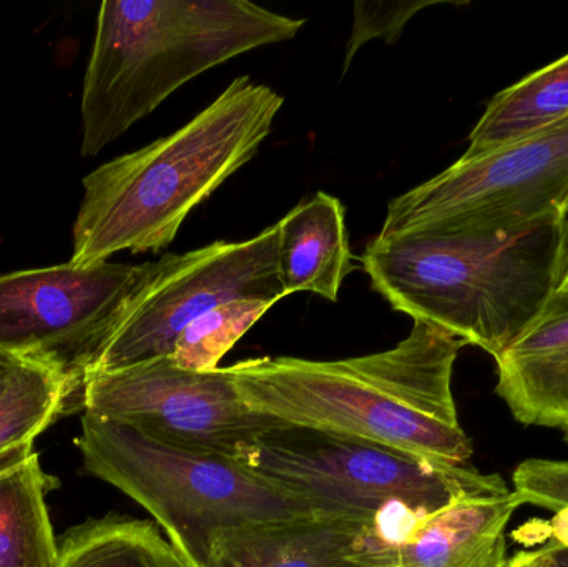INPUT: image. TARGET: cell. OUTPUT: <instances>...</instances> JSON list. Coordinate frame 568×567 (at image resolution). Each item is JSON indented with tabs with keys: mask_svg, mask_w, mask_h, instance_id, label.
I'll list each match as a JSON object with an SVG mask.
<instances>
[{
	"mask_svg": "<svg viewBox=\"0 0 568 567\" xmlns=\"http://www.w3.org/2000/svg\"><path fill=\"white\" fill-rule=\"evenodd\" d=\"M463 340L414 322L393 348L334 362L265 356L229 366L260 415L406 453L439 468L469 466L473 442L453 393Z\"/></svg>",
	"mask_w": 568,
	"mask_h": 567,
	"instance_id": "obj_1",
	"label": "cell"
},
{
	"mask_svg": "<svg viewBox=\"0 0 568 567\" xmlns=\"http://www.w3.org/2000/svg\"><path fill=\"white\" fill-rule=\"evenodd\" d=\"M284 99L243 75L186 125L83 179L70 263L166 249L186 216L258 153Z\"/></svg>",
	"mask_w": 568,
	"mask_h": 567,
	"instance_id": "obj_2",
	"label": "cell"
},
{
	"mask_svg": "<svg viewBox=\"0 0 568 567\" xmlns=\"http://www.w3.org/2000/svg\"><path fill=\"white\" fill-rule=\"evenodd\" d=\"M396 312L494 356L542 312L568 270V215L496 235L374 236L361 256Z\"/></svg>",
	"mask_w": 568,
	"mask_h": 567,
	"instance_id": "obj_3",
	"label": "cell"
},
{
	"mask_svg": "<svg viewBox=\"0 0 568 567\" xmlns=\"http://www.w3.org/2000/svg\"><path fill=\"white\" fill-rule=\"evenodd\" d=\"M304 19L248 0H106L83 79V156H95L213 67L293 39Z\"/></svg>",
	"mask_w": 568,
	"mask_h": 567,
	"instance_id": "obj_4",
	"label": "cell"
},
{
	"mask_svg": "<svg viewBox=\"0 0 568 567\" xmlns=\"http://www.w3.org/2000/svg\"><path fill=\"white\" fill-rule=\"evenodd\" d=\"M75 445L85 472L146 509L185 567H205L220 529L316 516L236 459L165 445L123 423L83 413Z\"/></svg>",
	"mask_w": 568,
	"mask_h": 567,
	"instance_id": "obj_5",
	"label": "cell"
},
{
	"mask_svg": "<svg viewBox=\"0 0 568 567\" xmlns=\"http://www.w3.org/2000/svg\"><path fill=\"white\" fill-rule=\"evenodd\" d=\"M236 462L320 518L376 529L387 549L417 519L499 476L470 466L439 468L386 446L287 423L253 438Z\"/></svg>",
	"mask_w": 568,
	"mask_h": 567,
	"instance_id": "obj_6",
	"label": "cell"
},
{
	"mask_svg": "<svg viewBox=\"0 0 568 567\" xmlns=\"http://www.w3.org/2000/svg\"><path fill=\"white\" fill-rule=\"evenodd\" d=\"M568 117L464 159L390 200L381 239L413 233L496 235L568 215Z\"/></svg>",
	"mask_w": 568,
	"mask_h": 567,
	"instance_id": "obj_7",
	"label": "cell"
},
{
	"mask_svg": "<svg viewBox=\"0 0 568 567\" xmlns=\"http://www.w3.org/2000/svg\"><path fill=\"white\" fill-rule=\"evenodd\" d=\"M152 270L153 262H69L0 275V355L47 366L82 395L130 298Z\"/></svg>",
	"mask_w": 568,
	"mask_h": 567,
	"instance_id": "obj_8",
	"label": "cell"
},
{
	"mask_svg": "<svg viewBox=\"0 0 568 567\" xmlns=\"http://www.w3.org/2000/svg\"><path fill=\"white\" fill-rule=\"evenodd\" d=\"M278 235L276 223L243 242H215L153 262L90 375L172 355L180 333L223 303L258 298L276 305L284 298L276 270Z\"/></svg>",
	"mask_w": 568,
	"mask_h": 567,
	"instance_id": "obj_9",
	"label": "cell"
},
{
	"mask_svg": "<svg viewBox=\"0 0 568 567\" xmlns=\"http://www.w3.org/2000/svg\"><path fill=\"white\" fill-rule=\"evenodd\" d=\"M82 409L165 445L233 459L253 438L282 423L240 398L229 368L190 372L170 356L90 375Z\"/></svg>",
	"mask_w": 568,
	"mask_h": 567,
	"instance_id": "obj_10",
	"label": "cell"
},
{
	"mask_svg": "<svg viewBox=\"0 0 568 567\" xmlns=\"http://www.w3.org/2000/svg\"><path fill=\"white\" fill-rule=\"evenodd\" d=\"M519 496L497 476L414 522L390 548L386 567H507L506 531Z\"/></svg>",
	"mask_w": 568,
	"mask_h": 567,
	"instance_id": "obj_11",
	"label": "cell"
},
{
	"mask_svg": "<svg viewBox=\"0 0 568 567\" xmlns=\"http://www.w3.org/2000/svg\"><path fill=\"white\" fill-rule=\"evenodd\" d=\"M383 556L373 528L307 516L220 529L205 567H381Z\"/></svg>",
	"mask_w": 568,
	"mask_h": 567,
	"instance_id": "obj_12",
	"label": "cell"
},
{
	"mask_svg": "<svg viewBox=\"0 0 568 567\" xmlns=\"http://www.w3.org/2000/svg\"><path fill=\"white\" fill-rule=\"evenodd\" d=\"M496 393L517 422L568 425V280L562 279L536 322L496 358Z\"/></svg>",
	"mask_w": 568,
	"mask_h": 567,
	"instance_id": "obj_13",
	"label": "cell"
},
{
	"mask_svg": "<svg viewBox=\"0 0 568 567\" xmlns=\"http://www.w3.org/2000/svg\"><path fill=\"white\" fill-rule=\"evenodd\" d=\"M341 200L316 192L278 222L276 270L284 296L313 293L337 302L353 272V253Z\"/></svg>",
	"mask_w": 568,
	"mask_h": 567,
	"instance_id": "obj_14",
	"label": "cell"
},
{
	"mask_svg": "<svg viewBox=\"0 0 568 567\" xmlns=\"http://www.w3.org/2000/svg\"><path fill=\"white\" fill-rule=\"evenodd\" d=\"M568 117V53L496 93L469 135L464 159L542 132Z\"/></svg>",
	"mask_w": 568,
	"mask_h": 567,
	"instance_id": "obj_15",
	"label": "cell"
},
{
	"mask_svg": "<svg viewBox=\"0 0 568 567\" xmlns=\"http://www.w3.org/2000/svg\"><path fill=\"white\" fill-rule=\"evenodd\" d=\"M37 453L0 473V567H55L47 495L57 488Z\"/></svg>",
	"mask_w": 568,
	"mask_h": 567,
	"instance_id": "obj_16",
	"label": "cell"
},
{
	"mask_svg": "<svg viewBox=\"0 0 568 567\" xmlns=\"http://www.w3.org/2000/svg\"><path fill=\"white\" fill-rule=\"evenodd\" d=\"M70 408H82V395L69 379L26 363L0 398V473L32 456L36 439Z\"/></svg>",
	"mask_w": 568,
	"mask_h": 567,
	"instance_id": "obj_17",
	"label": "cell"
},
{
	"mask_svg": "<svg viewBox=\"0 0 568 567\" xmlns=\"http://www.w3.org/2000/svg\"><path fill=\"white\" fill-rule=\"evenodd\" d=\"M55 567H185L150 522L109 515L57 539Z\"/></svg>",
	"mask_w": 568,
	"mask_h": 567,
	"instance_id": "obj_18",
	"label": "cell"
},
{
	"mask_svg": "<svg viewBox=\"0 0 568 567\" xmlns=\"http://www.w3.org/2000/svg\"><path fill=\"white\" fill-rule=\"evenodd\" d=\"M273 306L266 300L240 298L210 310L180 333L170 358L190 372H215L223 356Z\"/></svg>",
	"mask_w": 568,
	"mask_h": 567,
	"instance_id": "obj_19",
	"label": "cell"
},
{
	"mask_svg": "<svg viewBox=\"0 0 568 567\" xmlns=\"http://www.w3.org/2000/svg\"><path fill=\"white\" fill-rule=\"evenodd\" d=\"M443 0H404V2L354 3L353 32L344 53L343 75L349 70L357 50L373 39L394 43L403 36L407 22L426 7L439 6Z\"/></svg>",
	"mask_w": 568,
	"mask_h": 567,
	"instance_id": "obj_20",
	"label": "cell"
},
{
	"mask_svg": "<svg viewBox=\"0 0 568 567\" xmlns=\"http://www.w3.org/2000/svg\"><path fill=\"white\" fill-rule=\"evenodd\" d=\"M523 505L568 513V459H527L513 476Z\"/></svg>",
	"mask_w": 568,
	"mask_h": 567,
	"instance_id": "obj_21",
	"label": "cell"
},
{
	"mask_svg": "<svg viewBox=\"0 0 568 567\" xmlns=\"http://www.w3.org/2000/svg\"><path fill=\"white\" fill-rule=\"evenodd\" d=\"M536 555L540 567H568V513H557L552 539Z\"/></svg>",
	"mask_w": 568,
	"mask_h": 567,
	"instance_id": "obj_22",
	"label": "cell"
},
{
	"mask_svg": "<svg viewBox=\"0 0 568 567\" xmlns=\"http://www.w3.org/2000/svg\"><path fill=\"white\" fill-rule=\"evenodd\" d=\"M26 363L29 362L16 358V356L0 355V398L9 389V386L12 385L13 379L19 375L20 369H22Z\"/></svg>",
	"mask_w": 568,
	"mask_h": 567,
	"instance_id": "obj_23",
	"label": "cell"
},
{
	"mask_svg": "<svg viewBox=\"0 0 568 567\" xmlns=\"http://www.w3.org/2000/svg\"><path fill=\"white\" fill-rule=\"evenodd\" d=\"M507 567H540L536 551H524L513 556L507 563Z\"/></svg>",
	"mask_w": 568,
	"mask_h": 567,
	"instance_id": "obj_24",
	"label": "cell"
},
{
	"mask_svg": "<svg viewBox=\"0 0 568 567\" xmlns=\"http://www.w3.org/2000/svg\"><path fill=\"white\" fill-rule=\"evenodd\" d=\"M564 432V438H566V443L568 445V425L566 426V428L562 429Z\"/></svg>",
	"mask_w": 568,
	"mask_h": 567,
	"instance_id": "obj_25",
	"label": "cell"
},
{
	"mask_svg": "<svg viewBox=\"0 0 568 567\" xmlns=\"http://www.w3.org/2000/svg\"><path fill=\"white\" fill-rule=\"evenodd\" d=\"M564 279H567V280H568V270H567L566 276H564Z\"/></svg>",
	"mask_w": 568,
	"mask_h": 567,
	"instance_id": "obj_26",
	"label": "cell"
},
{
	"mask_svg": "<svg viewBox=\"0 0 568 567\" xmlns=\"http://www.w3.org/2000/svg\"><path fill=\"white\" fill-rule=\"evenodd\" d=\"M567 210H568V205H567Z\"/></svg>",
	"mask_w": 568,
	"mask_h": 567,
	"instance_id": "obj_27",
	"label": "cell"
}]
</instances>
